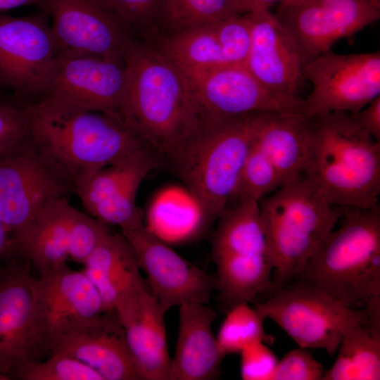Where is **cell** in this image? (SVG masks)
Here are the masks:
<instances>
[{
    "instance_id": "6da1fadb",
    "label": "cell",
    "mask_w": 380,
    "mask_h": 380,
    "mask_svg": "<svg viewBox=\"0 0 380 380\" xmlns=\"http://www.w3.org/2000/svg\"><path fill=\"white\" fill-rule=\"evenodd\" d=\"M124 62L120 117L140 139L170 161L201 129L189 80L148 39L136 38Z\"/></svg>"
},
{
    "instance_id": "7a4b0ae2",
    "label": "cell",
    "mask_w": 380,
    "mask_h": 380,
    "mask_svg": "<svg viewBox=\"0 0 380 380\" xmlns=\"http://www.w3.org/2000/svg\"><path fill=\"white\" fill-rule=\"evenodd\" d=\"M23 106L30 139L75 192L102 168L148 146L117 115L39 101Z\"/></svg>"
},
{
    "instance_id": "3957f363",
    "label": "cell",
    "mask_w": 380,
    "mask_h": 380,
    "mask_svg": "<svg viewBox=\"0 0 380 380\" xmlns=\"http://www.w3.org/2000/svg\"><path fill=\"white\" fill-rule=\"evenodd\" d=\"M303 177L332 205L379 208L380 142L350 113L311 116Z\"/></svg>"
},
{
    "instance_id": "277c9868",
    "label": "cell",
    "mask_w": 380,
    "mask_h": 380,
    "mask_svg": "<svg viewBox=\"0 0 380 380\" xmlns=\"http://www.w3.org/2000/svg\"><path fill=\"white\" fill-rule=\"evenodd\" d=\"M298 282L352 308L380 303V208H341Z\"/></svg>"
},
{
    "instance_id": "5b68a950",
    "label": "cell",
    "mask_w": 380,
    "mask_h": 380,
    "mask_svg": "<svg viewBox=\"0 0 380 380\" xmlns=\"http://www.w3.org/2000/svg\"><path fill=\"white\" fill-rule=\"evenodd\" d=\"M262 113L202 128L170 160L210 224L231 203Z\"/></svg>"
},
{
    "instance_id": "8992f818",
    "label": "cell",
    "mask_w": 380,
    "mask_h": 380,
    "mask_svg": "<svg viewBox=\"0 0 380 380\" xmlns=\"http://www.w3.org/2000/svg\"><path fill=\"white\" fill-rule=\"evenodd\" d=\"M258 205L274 288L289 284L334 229L342 208L328 203L303 177L267 196Z\"/></svg>"
},
{
    "instance_id": "52a82bcc",
    "label": "cell",
    "mask_w": 380,
    "mask_h": 380,
    "mask_svg": "<svg viewBox=\"0 0 380 380\" xmlns=\"http://www.w3.org/2000/svg\"><path fill=\"white\" fill-rule=\"evenodd\" d=\"M109 232L108 225L78 210L65 197L58 198L11 241L7 258L27 261L41 275L67 266L68 259L83 264Z\"/></svg>"
},
{
    "instance_id": "ba28073f",
    "label": "cell",
    "mask_w": 380,
    "mask_h": 380,
    "mask_svg": "<svg viewBox=\"0 0 380 380\" xmlns=\"http://www.w3.org/2000/svg\"><path fill=\"white\" fill-rule=\"evenodd\" d=\"M75 192L30 138L0 156V220L11 241L20 236L50 202Z\"/></svg>"
},
{
    "instance_id": "9c48e42d",
    "label": "cell",
    "mask_w": 380,
    "mask_h": 380,
    "mask_svg": "<svg viewBox=\"0 0 380 380\" xmlns=\"http://www.w3.org/2000/svg\"><path fill=\"white\" fill-rule=\"evenodd\" d=\"M125 84L124 61L60 51L34 101L120 117Z\"/></svg>"
},
{
    "instance_id": "30bf717a",
    "label": "cell",
    "mask_w": 380,
    "mask_h": 380,
    "mask_svg": "<svg viewBox=\"0 0 380 380\" xmlns=\"http://www.w3.org/2000/svg\"><path fill=\"white\" fill-rule=\"evenodd\" d=\"M185 75L194 97L201 129L260 112L309 115L305 99L280 94L266 88L243 65H225Z\"/></svg>"
},
{
    "instance_id": "8fae6325",
    "label": "cell",
    "mask_w": 380,
    "mask_h": 380,
    "mask_svg": "<svg viewBox=\"0 0 380 380\" xmlns=\"http://www.w3.org/2000/svg\"><path fill=\"white\" fill-rule=\"evenodd\" d=\"M255 308L300 347L323 349L330 355L338 350L343 329L361 309L346 307L299 282L274 288Z\"/></svg>"
},
{
    "instance_id": "7c38bea8",
    "label": "cell",
    "mask_w": 380,
    "mask_h": 380,
    "mask_svg": "<svg viewBox=\"0 0 380 380\" xmlns=\"http://www.w3.org/2000/svg\"><path fill=\"white\" fill-rule=\"evenodd\" d=\"M312 89L305 99L309 115L354 113L380 96L379 51L340 54L323 53L303 67Z\"/></svg>"
},
{
    "instance_id": "4fadbf2b",
    "label": "cell",
    "mask_w": 380,
    "mask_h": 380,
    "mask_svg": "<svg viewBox=\"0 0 380 380\" xmlns=\"http://www.w3.org/2000/svg\"><path fill=\"white\" fill-rule=\"evenodd\" d=\"M106 311L82 271L67 265L36 277L34 324L39 360L63 336Z\"/></svg>"
},
{
    "instance_id": "5bb4252c",
    "label": "cell",
    "mask_w": 380,
    "mask_h": 380,
    "mask_svg": "<svg viewBox=\"0 0 380 380\" xmlns=\"http://www.w3.org/2000/svg\"><path fill=\"white\" fill-rule=\"evenodd\" d=\"M48 14H0V84L19 96L39 97L60 49Z\"/></svg>"
},
{
    "instance_id": "9a60e30c",
    "label": "cell",
    "mask_w": 380,
    "mask_h": 380,
    "mask_svg": "<svg viewBox=\"0 0 380 380\" xmlns=\"http://www.w3.org/2000/svg\"><path fill=\"white\" fill-rule=\"evenodd\" d=\"M293 39L303 67L338 40L380 18V0H315L279 4L274 13Z\"/></svg>"
},
{
    "instance_id": "2e32d148",
    "label": "cell",
    "mask_w": 380,
    "mask_h": 380,
    "mask_svg": "<svg viewBox=\"0 0 380 380\" xmlns=\"http://www.w3.org/2000/svg\"><path fill=\"white\" fill-rule=\"evenodd\" d=\"M132 246L146 284L162 310L186 303L207 304L216 289L212 276L187 261L156 236L144 220L120 232Z\"/></svg>"
},
{
    "instance_id": "e0dca14e",
    "label": "cell",
    "mask_w": 380,
    "mask_h": 380,
    "mask_svg": "<svg viewBox=\"0 0 380 380\" xmlns=\"http://www.w3.org/2000/svg\"><path fill=\"white\" fill-rule=\"evenodd\" d=\"M60 51L124 61L136 37L103 0H45Z\"/></svg>"
},
{
    "instance_id": "ac0fdd59",
    "label": "cell",
    "mask_w": 380,
    "mask_h": 380,
    "mask_svg": "<svg viewBox=\"0 0 380 380\" xmlns=\"http://www.w3.org/2000/svg\"><path fill=\"white\" fill-rule=\"evenodd\" d=\"M184 73L243 65L250 43L246 13L151 39Z\"/></svg>"
},
{
    "instance_id": "d6986e66",
    "label": "cell",
    "mask_w": 380,
    "mask_h": 380,
    "mask_svg": "<svg viewBox=\"0 0 380 380\" xmlns=\"http://www.w3.org/2000/svg\"><path fill=\"white\" fill-rule=\"evenodd\" d=\"M0 266V371L8 375L39 360L34 324V284L30 263L16 256Z\"/></svg>"
},
{
    "instance_id": "ffe728a7",
    "label": "cell",
    "mask_w": 380,
    "mask_h": 380,
    "mask_svg": "<svg viewBox=\"0 0 380 380\" xmlns=\"http://www.w3.org/2000/svg\"><path fill=\"white\" fill-rule=\"evenodd\" d=\"M246 14L250 43L243 65L266 88L299 96L303 63L293 39L270 10Z\"/></svg>"
},
{
    "instance_id": "44dd1931",
    "label": "cell",
    "mask_w": 380,
    "mask_h": 380,
    "mask_svg": "<svg viewBox=\"0 0 380 380\" xmlns=\"http://www.w3.org/2000/svg\"><path fill=\"white\" fill-rule=\"evenodd\" d=\"M76 359L97 372L103 380H142L114 311L75 328L60 338L46 356Z\"/></svg>"
},
{
    "instance_id": "7402d4cb",
    "label": "cell",
    "mask_w": 380,
    "mask_h": 380,
    "mask_svg": "<svg viewBox=\"0 0 380 380\" xmlns=\"http://www.w3.org/2000/svg\"><path fill=\"white\" fill-rule=\"evenodd\" d=\"M142 380H169L171 360L168 352L165 312L147 284L120 302L113 310Z\"/></svg>"
},
{
    "instance_id": "603a6c76",
    "label": "cell",
    "mask_w": 380,
    "mask_h": 380,
    "mask_svg": "<svg viewBox=\"0 0 380 380\" xmlns=\"http://www.w3.org/2000/svg\"><path fill=\"white\" fill-rule=\"evenodd\" d=\"M217 312L206 304L179 307V327L169 380H209L221 372L226 356L213 331Z\"/></svg>"
},
{
    "instance_id": "cb8c5ba5",
    "label": "cell",
    "mask_w": 380,
    "mask_h": 380,
    "mask_svg": "<svg viewBox=\"0 0 380 380\" xmlns=\"http://www.w3.org/2000/svg\"><path fill=\"white\" fill-rule=\"evenodd\" d=\"M83 265L82 271L109 311L146 285L134 252L121 232H108Z\"/></svg>"
},
{
    "instance_id": "d4e9b609",
    "label": "cell",
    "mask_w": 380,
    "mask_h": 380,
    "mask_svg": "<svg viewBox=\"0 0 380 380\" xmlns=\"http://www.w3.org/2000/svg\"><path fill=\"white\" fill-rule=\"evenodd\" d=\"M311 116L291 112H263L253 146L278 172L283 186L303 177Z\"/></svg>"
},
{
    "instance_id": "484cf974",
    "label": "cell",
    "mask_w": 380,
    "mask_h": 380,
    "mask_svg": "<svg viewBox=\"0 0 380 380\" xmlns=\"http://www.w3.org/2000/svg\"><path fill=\"white\" fill-rule=\"evenodd\" d=\"M338 350L322 380L380 379V304L361 308L343 329Z\"/></svg>"
},
{
    "instance_id": "4316f807",
    "label": "cell",
    "mask_w": 380,
    "mask_h": 380,
    "mask_svg": "<svg viewBox=\"0 0 380 380\" xmlns=\"http://www.w3.org/2000/svg\"><path fill=\"white\" fill-rule=\"evenodd\" d=\"M217 221L212 241L213 260H241L260 255L270 258L258 202L246 200L236 203Z\"/></svg>"
},
{
    "instance_id": "83f0119b",
    "label": "cell",
    "mask_w": 380,
    "mask_h": 380,
    "mask_svg": "<svg viewBox=\"0 0 380 380\" xmlns=\"http://www.w3.org/2000/svg\"><path fill=\"white\" fill-rule=\"evenodd\" d=\"M159 154L143 147L97 172L76 191L88 213L123 187L133 177L146 174L160 164Z\"/></svg>"
},
{
    "instance_id": "f1b7e54d",
    "label": "cell",
    "mask_w": 380,
    "mask_h": 380,
    "mask_svg": "<svg viewBox=\"0 0 380 380\" xmlns=\"http://www.w3.org/2000/svg\"><path fill=\"white\" fill-rule=\"evenodd\" d=\"M242 13L239 0H158L157 34L180 32Z\"/></svg>"
},
{
    "instance_id": "f546056e",
    "label": "cell",
    "mask_w": 380,
    "mask_h": 380,
    "mask_svg": "<svg viewBox=\"0 0 380 380\" xmlns=\"http://www.w3.org/2000/svg\"><path fill=\"white\" fill-rule=\"evenodd\" d=\"M265 317L248 303L237 304L227 311L216 336L220 348L227 355L239 353L249 346L272 343L274 337L265 332Z\"/></svg>"
},
{
    "instance_id": "4dcf8cb0",
    "label": "cell",
    "mask_w": 380,
    "mask_h": 380,
    "mask_svg": "<svg viewBox=\"0 0 380 380\" xmlns=\"http://www.w3.org/2000/svg\"><path fill=\"white\" fill-rule=\"evenodd\" d=\"M282 186L274 165L252 144L229 206L246 200L259 202Z\"/></svg>"
},
{
    "instance_id": "1f68e13d",
    "label": "cell",
    "mask_w": 380,
    "mask_h": 380,
    "mask_svg": "<svg viewBox=\"0 0 380 380\" xmlns=\"http://www.w3.org/2000/svg\"><path fill=\"white\" fill-rule=\"evenodd\" d=\"M46 360L27 362L15 369L11 379L18 380H103L94 369L70 357L51 355Z\"/></svg>"
},
{
    "instance_id": "d6a6232c",
    "label": "cell",
    "mask_w": 380,
    "mask_h": 380,
    "mask_svg": "<svg viewBox=\"0 0 380 380\" xmlns=\"http://www.w3.org/2000/svg\"><path fill=\"white\" fill-rule=\"evenodd\" d=\"M131 33L139 39L157 34L158 0H103Z\"/></svg>"
},
{
    "instance_id": "836d02e7",
    "label": "cell",
    "mask_w": 380,
    "mask_h": 380,
    "mask_svg": "<svg viewBox=\"0 0 380 380\" xmlns=\"http://www.w3.org/2000/svg\"><path fill=\"white\" fill-rule=\"evenodd\" d=\"M324 372L308 349L299 346L278 361L273 380H322Z\"/></svg>"
},
{
    "instance_id": "e575fe53",
    "label": "cell",
    "mask_w": 380,
    "mask_h": 380,
    "mask_svg": "<svg viewBox=\"0 0 380 380\" xmlns=\"http://www.w3.org/2000/svg\"><path fill=\"white\" fill-rule=\"evenodd\" d=\"M239 354L242 379L273 380L279 360L266 343L252 344Z\"/></svg>"
},
{
    "instance_id": "d590c367",
    "label": "cell",
    "mask_w": 380,
    "mask_h": 380,
    "mask_svg": "<svg viewBox=\"0 0 380 380\" xmlns=\"http://www.w3.org/2000/svg\"><path fill=\"white\" fill-rule=\"evenodd\" d=\"M29 139L27 116L23 106L0 104V156Z\"/></svg>"
},
{
    "instance_id": "8d00e7d4",
    "label": "cell",
    "mask_w": 380,
    "mask_h": 380,
    "mask_svg": "<svg viewBox=\"0 0 380 380\" xmlns=\"http://www.w3.org/2000/svg\"><path fill=\"white\" fill-rule=\"evenodd\" d=\"M350 115L362 129L380 142V96L359 111Z\"/></svg>"
},
{
    "instance_id": "74e56055",
    "label": "cell",
    "mask_w": 380,
    "mask_h": 380,
    "mask_svg": "<svg viewBox=\"0 0 380 380\" xmlns=\"http://www.w3.org/2000/svg\"><path fill=\"white\" fill-rule=\"evenodd\" d=\"M283 0H239L242 13L267 11Z\"/></svg>"
},
{
    "instance_id": "f35d334b",
    "label": "cell",
    "mask_w": 380,
    "mask_h": 380,
    "mask_svg": "<svg viewBox=\"0 0 380 380\" xmlns=\"http://www.w3.org/2000/svg\"><path fill=\"white\" fill-rule=\"evenodd\" d=\"M33 6L44 11L45 0H0V14L16 8Z\"/></svg>"
},
{
    "instance_id": "ab89813d",
    "label": "cell",
    "mask_w": 380,
    "mask_h": 380,
    "mask_svg": "<svg viewBox=\"0 0 380 380\" xmlns=\"http://www.w3.org/2000/svg\"><path fill=\"white\" fill-rule=\"evenodd\" d=\"M11 243L10 234L0 220V266L1 260L6 259L8 253Z\"/></svg>"
},
{
    "instance_id": "60d3db41",
    "label": "cell",
    "mask_w": 380,
    "mask_h": 380,
    "mask_svg": "<svg viewBox=\"0 0 380 380\" xmlns=\"http://www.w3.org/2000/svg\"><path fill=\"white\" fill-rule=\"evenodd\" d=\"M315 0H283L281 3L279 4H300V3H305L308 1H311Z\"/></svg>"
},
{
    "instance_id": "b9f144b4",
    "label": "cell",
    "mask_w": 380,
    "mask_h": 380,
    "mask_svg": "<svg viewBox=\"0 0 380 380\" xmlns=\"http://www.w3.org/2000/svg\"><path fill=\"white\" fill-rule=\"evenodd\" d=\"M0 380H11L10 377L0 371Z\"/></svg>"
}]
</instances>
